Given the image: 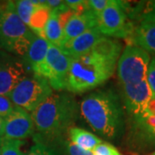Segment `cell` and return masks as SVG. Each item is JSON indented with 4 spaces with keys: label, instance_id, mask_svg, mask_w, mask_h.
Here are the masks:
<instances>
[{
    "label": "cell",
    "instance_id": "cell-12",
    "mask_svg": "<svg viewBox=\"0 0 155 155\" xmlns=\"http://www.w3.org/2000/svg\"><path fill=\"white\" fill-rule=\"evenodd\" d=\"M104 35L97 27L91 28L75 38L59 46L61 50L68 57L74 59L89 53L96 42Z\"/></svg>",
    "mask_w": 155,
    "mask_h": 155
},
{
    "label": "cell",
    "instance_id": "cell-2",
    "mask_svg": "<svg viewBox=\"0 0 155 155\" xmlns=\"http://www.w3.org/2000/svg\"><path fill=\"white\" fill-rule=\"evenodd\" d=\"M79 110L84 121L97 134L112 140L123 128V110L120 98L111 90H101L87 95Z\"/></svg>",
    "mask_w": 155,
    "mask_h": 155
},
{
    "label": "cell",
    "instance_id": "cell-26",
    "mask_svg": "<svg viewBox=\"0 0 155 155\" xmlns=\"http://www.w3.org/2000/svg\"><path fill=\"white\" fill-rule=\"evenodd\" d=\"M93 155H122L118 149L109 142H102L92 150Z\"/></svg>",
    "mask_w": 155,
    "mask_h": 155
},
{
    "label": "cell",
    "instance_id": "cell-7",
    "mask_svg": "<svg viewBox=\"0 0 155 155\" xmlns=\"http://www.w3.org/2000/svg\"><path fill=\"white\" fill-rule=\"evenodd\" d=\"M71 62L72 58L66 55L58 46L50 44L43 64L33 74L46 78L53 90L61 91L66 90Z\"/></svg>",
    "mask_w": 155,
    "mask_h": 155
},
{
    "label": "cell",
    "instance_id": "cell-18",
    "mask_svg": "<svg viewBox=\"0 0 155 155\" xmlns=\"http://www.w3.org/2000/svg\"><path fill=\"white\" fill-rule=\"evenodd\" d=\"M67 136L72 143L78 147L91 152H92L97 145L103 142L96 134L77 127H70L67 132Z\"/></svg>",
    "mask_w": 155,
    "mask_h": 155
},
{
    "label": "cell",
    "instance_id": "cell-4",
    "mask_svg": "<svg viewBox=\"0 0 155 155\" xmlns=\"http://www.w3.org/2000/svg\"><path fill=\"white\" fill-rule=\"evenodd\" d=\"M35 35L17 15L14 1H8L0 11V46L19 56H25Z\"/></svg>",
    "mask_w": 155,
    "mask_h": 155
},
{
    "label": "cell",
    "instance_id": "cell-22",
    "mask_svg": "<svg viewBox=\"0 0 155 155\" xmlns=\"http://www.w3.org/2000/svg\"><path fill=\"white\" fill-rule=\"evenodd\" d=\"M17 15L21 18L22 22L27 26L28 25L29 19L33 12L38 7L41 2V1H31V0H19L14 1Z\"/></svg>",
    "mask_w": 155,
    "mask_h": 155
},
{
    "label": "cell",
    "instance_id": "cell-3",
    "mask_svg": "<svg viewBox=\"0 0 155 155\" xmlns=\"http://www.w3.org/2000/svg\"><path fill=\"white\" fill-rule=\"evenodd\" d=\"M116 64V61L92 51L72 59L66 90L69 92L82 93L99 86L113 75Z\"/></svg>",
    "mask_w": 155,
    "mask_h": 155
},
{
    "label": "cell",
    "instance_id": "cell-29",
    "mask_svg": "<svg viewBox=\"0 0 155 155\" xmlns=\"http://www.w3.org/2000/svg\"><path fill=\"white\" fill-rule=\"evenodd\" d=\"M146 81L151 89L153 97H155V57H153L150 61Z\"/></svg>",
    "mask_w": 155,
    "mask_h": 155
},
{
    "label": "cell",
    "instance_id": "cell-5",
    "mask_svg": "<svg viewBox=\"0 0 155 155\" xmlns=\"http://www.w3.org/2000/svg\"><path fill=\"white\" fill-rule=\"evenodd\" d=\"M53 94L48 81L41 76L34 75L22 79L7 97L14 105L28 112H33Z\"/></svg>",
    "mask_w": 155,
    "mask_h": 155
},
{
    "label": "cell",
    "instance_id": "cell-21",
    "mask_svg": "<svg viewBox=\"0 0 155 155\" xmlns=\"http://www.w3.org/2000/svg\"><path fill=\"white\" fill-rule=\"evenodd\" d=\"M45 39L51 45L60 46L63 36V29L61 28L58 16L55 11H52L49 19L45 27Z\"/></svg>",
    "mask_w": 155,
    "mask_h": 155
},
{
    "label": "cell",
    "instance_id": "cell-35",
    "mask_svg": "<svg viewBox=\"0 0 155 155\" xmlns=\"http://www.w3.org/2000/svg\"><path fill=\"white\" fill-rule=\"evenodd\" d=\"M1 7H2V5H0V11H1Z\"/></svg>",
    "mask_w": 155,
    "mask_h": 155
},
{
    "label": "cell",
    "instance_id": "cell-14",
    "mask_svg": "<svg viewBox=\"0 0 155 155\" xmlns=\"http://www.w3.org/2000/svg\"><path fill=\"white\" fill-rule=\"evenodd\" d=\"M133 133L139 141L155 143V115L143 114L133 117Z\"/></svg>",
    "mask_w": 155,
    "mask_h": 155
},
{
    "label": "cell",
    "instance_id": "cell-9",
    "mask_svg": "<svg viewBox=\"0 0 155 155\" xmlns=\"http://www.w3.org/2000/svg\"><path fill=\"white\" fill-rule=\"evenodd\" d=\"M123 105L130 116H137L143 114L153 93L147 81L133 84L122 85Z\"/></svg>",
    "mask_w": 155,
    "mask_h": 155
},
{
    "label": "cell",
    "instance_id": "cell-34",
    "mask_svg": "<svg viewBox=\"0 0 155 155\" xmlns=\"http://www.w3.org/2000/svg\"><path fill=\"white\" fill-rule=\"evenodd\" d=\"M2 139H3V138H0V155H1V146H2Z\"/></svg>",
    "mask_w": 155,
    "mask_h": 155
},
{
    "label": "cell",
    "instance_id": "cell-1",
    "mask_svg": "<svg viewBox=\"0 0 155 155\" xmlns=\"http://www.w3.org/2000/svg\"><path fill=\"white\" fill-rule=\"evenodd\" d=\"M79 114V105L70 93H53L31 113L35 127L33 140L48 143L63 137Z\"/></svg>",
    "mask_w": 155,
    "mask_h": 155
},
{
    "label": "cell",
    "instance_id": "cell-36",
    "mask_svg": "<svg viewBox=\"0 0 155 155\" xmlns=\"http://www.w3.org/2000/svg\"><path fill=\"white\" fill-rule=\"evenodd\" d=\"M152 155H155V152H154V153H153V154H152Z\"/></svg>",
    "mask_w": 155,
    "mask_h": 155
},
{
    "label": "cell",
    "instance_id": "cell-30",
    "mask_svg": "<svg viewBox=\"0 0 155 155\" xmlns=\"http://www.w3.org/2000/svg\"><path fill=\"white\" fill-rule=\"evenodd\" d=\"M110 0H91L89 1V6L91 11L95 13L97 17H98L102 11L109 5Z\"/></svg>",
    "mask_w": 155,
    "mask_h": 155
},
{
    "label": "cell",
    "instance_id": "cell-28",
    "mask_svg": "<svg viewBox=\"0 0 155 155\" xmlns=\"http://www.w3.org/2000/svg\"><path fill=\"white\" fill-rule=\"evenodd\" d=\"M15 105L9 97L0 95V117L5 119L13 111Z\"/></svg>",
    "mask_w": 155,
    "mask_h": 155
},
{
    "label": "cell",
    "instance_id": "cell-13",
    "mask_svg": "<svg viewBox=\"0 0 155 155\" xmlns=\"http://www.w3.org/2000/svg\"><path fill=\"white\" fill-rule=\"evenodd\" d=\"M95 27H97V17L91 9L81 15H74L63 29L60 46Z\"/></svg>",
    "mask_w": 155,
    "mask_h": 155
},
{
    "label": "cell",
    "instance_id": "cell-15",
    "mask_svg": "<svg viewBox=\"0 0 155 155\" xmlns=\"http://www.w3.org/2000/svg\"><path fill=\"white\" fill-rule=\"evenodd\" d=\"M123 8L129 19L141 23L155 22V1H143L134 4L122 1Z\"/></svg>",
    "mask_w": 155,
    "mask_h": 155
},
{
    "label": "cell",
    "instance_id": "cell-17",
    "mask_svg": "<svg viewBox=\"0 0 155 155\" xmlns=\"http://www.w3.org/2000/svg\"><path fill=\"white\" fill-rule=\"evenodd\" d=\"M49 42L44 38L35 36L24 56L25 63L31 67L33 72L43 64L49 48Z\"/></svg>",
    "mask_w": 155,
    "mask_h": 155
},
{
    "label": "cell",
    "instance_id": "cell-8",
    "mask_svg": "<svg viewBox=\"0 0 155 155\" xmlns=\"http://www.w3.org/2000/svg\"><path fill=\"white\" fill-rule=\"evenodd\" d=\"M97 28L103 35L121 38L130 37L134 28L122 5V1L110 0L97 17Z\"/></svg>",
    "mask_w": 155,
    "mask_h": 155
},
{
    "label": "cell",
    "instance_id": "cell-6",
    "mask_svg": "<svg viewBox=\"0 0 155 155\" xmlns=\"http://www.w3.org/2000/svg\"><path fill=\"white\" fill-rule=\"evenodd\" d=\"M150 61L147 52L137 46L127 45L117 62V77L121 85L145 81Z\"/></svg>",
    "mask_w": 155,
    "mask_h": 155
},
{
    "label": "cell",
    "instance_id": "cell-24",
    "mask_svg": "<svg viewBox=\"0 0 155 155\" xmlns=\"http://www.w3.org/2000/svg\"><path fill=\"white\" fill-rule=\"evenodd\" d=\"M25 155H65L63 152L52 143L35 140V144Z\"/></svg>",
    "mask_w": 155,
    "mask_h": 155
},
{
    "label": "cell",
    "instance_id": "cell-23",
    "mask_svg": "<svg viewBox=\"0 0 155 155\" xmlns=\"http://www.w3.org/2000/svg\"><path fill=\"white\" fill-rule=\"evenodd\" d=\"M48 143H52L56 146L65 155H93L92 152L85 151L72 143L69 139L66 137V135Z\"/></svg>",
    "mask_w": 155,
    "mask_h": 155
},
{
    "label": "cell",
    "instance_id": "cell-16",
    "mask_svg": "<svg viewBox=\"0 0 155 155\" xmlns=\"http://www.w3.org/2000/svg\"><path fill=\"white\" fill-rule=\"evenodd\" d=\"M129 39L132 45L155 54V22L139 24Z\"/></svg>",
    "mask_w": 155,
    "mask_h": 155
},
{
    "label": "cell",
    "instance_id": "cell-20",
    "mask_svg": "<svg viewBox=\"0 0 155 155\" xmlns=\"http://www.w3.org/2000/svg\"><path fill=\"white\" fill-rule=\"evenodd\" d=\"M91 51L108 59L118 61L121 56L122 44L116 40L103 36L96 42Z\"/></svg>",
    "mask_w": 155,
    "mask_h": 155
},
{
    "label": "cell",
    "instance_id": "cell-10",
    "mask_svg": "<svg viewBox=\"0 0 155 155\" xmlns=\"http://www.w3.org/2000/svg\"><path fill=\"white\" fill-rule=\"evenodd\" d=\"M35 133V127L29 112L15 105L13 111L5 119L4 137L22 140Z\"/></svg>",
    "mask_w": 155,
    "mask_h": 155
},
{
    "label": "cell",
    "instance_id": "cell-19",
    "mask_svg": "<svg viewBox=\"0 0 155 155\" xmlns=\"http://www.w3.org/2000/svg\"><path fill=\"white\" fill-rule=\"evenodd\" d=\"M41 2V4L35 9L30 17L28 27L36 36L45 39V27L52 10L46 5V1Z\"/></svg>",
    "mask_w": 155,
    "mask_h": 155
},
{
    "label": "cell",
    "instance_id": "cell-31",
    "mask_svg": "<svg viewBox=\"0 0 155 155\" xmlns=\"http://www.w3.org/2000/svg\"><path fill=\"white\" fill-rule=\"evenodd\" d=\"M145 112L150 115H155V97H153L148 102Z\"/></svg>",
    "mask_w": 155,
    "mask_h": 155
},
{
    "label": "cell",
    "instance_id": "cell-25",
    "mask_svg": "<svg viewBox=\"0 0 155 155\" xmlns=\"http://www.w3.org/2000/svg\"><path fill=\"white\" fill-rule=\"evenodd\" d=\"M22 145V140H11L3 137L1 146V155H25L21 149Z\"/></svg>",
    "mask_w": 155,
    "mask_h": 155
},
{
    "label": "cell",
    "instance_id": "cell-11",
    "mask_svg": "<svg viewBox=\"0 0 155 155\" xmlns=\"http://www.w3.org/2000/svg\"><path fill=\"white\" fill-rule=\"evenodd\" d=\"M26 77L23 63L16 60L0 61V95L8 96Z\"/></svg>",
    "mask_w": 155,
    "mask_h": 155
},
{
    "label": "cell",
    "instance_id": "cell-33",
    "mask_svg": "<svg viewBox=\"0 0 155 155\" xmlns=\"http://www.w3.org/2000/svg\"><path fill=\"white\" fill-rule=\"evenodd\" d=\"M5 134V119L0 117V138H3Z\"/></svg>",
    "mask_w": 155,
    "mask_h": 155
},
{
    "label": "cell",
    "instance_id": "cell-27",
    "mask_svg": "<svg viewBox=\"0 0 155 155\" xmlns=\"http://www.w3.org/2000/svg\"><path fill=\"white\" fill-rule=\"evenodd\" d=\"M67 6L74 11L75 15H81L85 11L90 10L89 1H83V0H67L65 1Z\"/></svg>",
    "mask_w": 155,
    "mask_h": 155
},
{
    "label": "cell",
    "instance_id": "cell-32",
    "mask_svg": "<svg viewBox=\"0 0 155 155\" xmlns=\"http://www.w3.org/2000/svg\"><path fill=\"white\" fill-rule=\"evenodd\" d=\"M62 3H63V1H60V0H48V1H46V5L48 6L51 10L58 8Z\"/></svg>",
    "mask_w": 155,
    "mask_h": 155
}]
</instances>
